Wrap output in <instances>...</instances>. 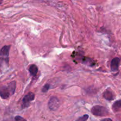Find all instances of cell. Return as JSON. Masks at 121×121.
Segmentation results:
<instances>
[{
  "instance_id": "30bf717a",
  "label": "cell",
  "mask_w": 121,
  "mask_h": 121,
  "mask_svg": "<svg viewBox=\"0 0 121 121\" xmlns=\"http://www.w3.org/2000/svg\"><path fill=\"white\" fill-rule=\"evenodd\" d=\"M15 86H16V84H15V82L14 81L9 83L8 86H7V87H8V90H9L11 95H13L15 93Z\"/></svg>"
},
{
  "instance_id": "7c38bea8",
  "label": "cell",
  "mask_w": 121,
  "mask_h": 121,
  "mask_svg": "<svg viewBox=\"0 0 121 121\" xmlns=\"http://www.w3.org/2000/svg\"><path fill=\"white\" fill-rule=\"evenodd\" d=\"M50 87V86L49 84H46V85L43 87L41 91H42L43 93H46V92H47V91L49 90Z\"/></svg>"
},
{
  "instance_id": "7a4b0ae2",
  "label": "cell",
  "mask_w": 121,
  "mask_h": 121,
  "mask_svg": "<svg viewBox=\"0 0 121 121\" xmlns=\"http://www.w3.org/2000/svg\"><path fill=\"white\" fill-rule=\"evenodd\" d=\"M35 98V95L33 92H29L27 95H26L22 99V108L24 109L28 108L30 105V102L34 100Z\"/></svg>"
},
{
  "instance_id": "9a60e30c",
  "label": "cell",
  "mask_w": 121,
  "mask_h": 121,
  "mask_svg": "<svg viewBox=\"0 0 121 121\" xmlns=\"http://www.w3.org/2000/svg\"><path fill=\"white\" fill-rule=\"evenodd\" d=\"M1 2H2V1H0V4H1Z\"/></svg>"
},
{
  "instance_id": "3957f363",
  "label": "cell",
  "mask_w": 121,
  "mask_h": 121,
  "mask_svg": "<svg viewBox=\"0 0 121 121\" xmlns=\"http://www.w3.org/2000/svg\"><path fill=\"white\" fill-rule=\"evenodd\" d=\"M48 108L51 111H56L60 106V101L57 97L52 96L50 99L48 104Z\"/></svg>"
},
{
  "instance_id": "8992f818",
  "label": "cell",
  "mask_w": 121,
  "mask_h": 121,
  "mask_svg": "<svg viewBox=\"0 0 121 121\" xmlns=\"http://www.w3.org/2000/svg\"><path fill=\"white\" fill-rule=\"evenodd\" d=\"M103 97L106 100L111 101V100H113L115 99V96L114 93L112 92V91L109 89H108L103 93Z\"/></svg>"
},
{
  "instance_id": "9c48e42d",
  "label": "cell",
  "mask_w": 121,
  "mask_h": 121,
  "mask_svg": "<svg viewBox=\"0 0 121 121\" xmlns=\"http://www.w3.org/2000/svg\"><path fill=\"white\" fill-rule=\"evenodd\" d=\"M112 109L113 112H117L119 111V109L121 108V100H118L113 103L112 105Z\"/></svg>"
},
{
  "instance_id": "ba28073f",
  "label": "cell",
  "mask_w": 121,
  "mask_h": 121,
  "mask_svg": "<svg viewBox=\"0 0 121 121\" xmlns=\"http://www.w3.org/2000/svg\"><path fill=\"white\" fill-rule=\"evenodd\" d=\"M28 70H29L31 75L33 76H36L37 73L38 72V67L36 65H31L30 66L29 68H28Z\"/></svg>"
},
{
  "instance_id": "52a82bcc",
  "label": "cell",
  "mask_w": 121,
  "mask_h": 121,
  "mask_svg": "<svg viewBox=\"0 0 121 121\" xmlns=\"http://www.w3.org/2000/svg\"><path fill=\"white\" fill-rule=\"evenodd\" d=\"M9 48H10V46H4L0 50V56L2 57L8 58L9 56Z\"/></svg>"
},
{
  "instance_id": "6da1fadb",
  "label": "cell",
  "mask_w": 121,
  "mask_h": 121,
  "mask_svg": "<svg viewBox=\"0 0 121 121\" xmlns=\"http://www.w3.org/2000/svg\"><path fill=\"white\" fill-rule=\"evenodd\" d=\"M91 112L95 116L104 117L108 115V110L105 107L100 105H96L91 109Z\"/></svg>"
},
{
  "instance_id": "8fae6325",
  "label": "cell",
  "mask_w": 121,
  "mask_h": 121,
  "mask_svg": "<svg viewBox=\"0 0 121 121\" xmlns=\"http://www.w3.org/2000/svg\"><path fill=\"white\" fill-rule=\"evenodd\" d=\"M88 118H89L88 115H85L82 116V117L78 118L76 121H86L87 119H88Z\"/></svg>"
},
{
  "instance_id": "4fadbf2b",
  "label": "cell",
  "mask_w": 121,
  "mask_h": 121,
  "mask_svg": "<svg viewBox=\"0 0 121 121\" xmlns=\"http://www.w3.org/2000/svg\"><path fill=\"white\" fill-rule=\"evenodd\" d=\"M15 121H27L24 119V118L20 117V116H16V117H15Z\"/></svg>"
},
{
  "instance_id": "5bb4252c",
  "label": "cell",
  "mask_w": 121,
  "mask_h": 121,
  "mask_svg": "<svg viewBox=\"0 0 121 121\" xmlns=\"http://www.w3.org/2000/svg\"><path fill=\"white\" fill-rule=\"evenodd\" d=\"M101 121H113L111 118H105V119H102Z\"/></svg>"
},
{
  "instance_id": "277c9868",
  "label": "cell",
  "mask_w": 121,
  "mask_h": 121,
  "mask_svg": "<svg viewBox=\"0 0 121 121\" xmlns=\"http://www.w3.org/2000/svg\"><path fill=\"white\" fill-rule=\"evenodd\" d=\"M121 59L119 57H115L111 63V69L112 72H118L119 70Z\"/></svg>"
},
{
  "instance_id": "5b68a950",
  "label": "cell",
  "mask_w": 121,
  "mask_h": 121,
  "mask_svg": "<svg viewBox=\"0 0 121 121\" xmlns=\"http://www.w3.org/2000/svg\"><path fill=\"white\" fill-rule=\"evenodd\" d=\"M10 93L7 86L0 87V96L4 99H8L10 96Z\"/></svg>"
}]
</instances>
